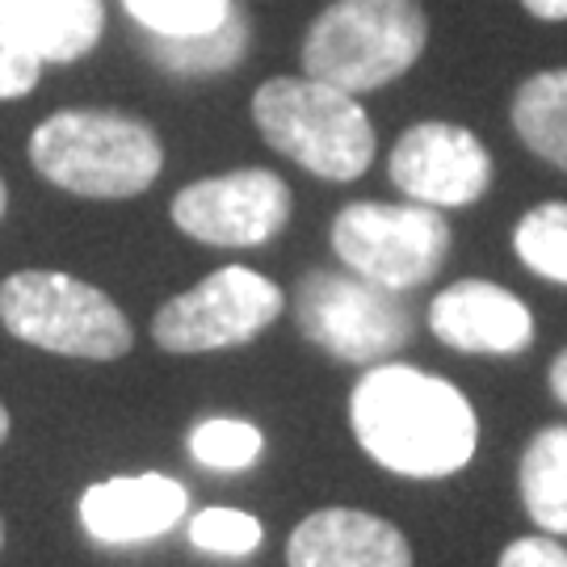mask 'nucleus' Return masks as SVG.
I'll return each instance as SVG.
<instances>
[{
    "label": "nucleus",
    "mask_w": 567,
    "mask_h": 567,
    "mask_svg": "<svg viewBox=\"0 0 567 567\" xmlns=\"http://www.w3.org/2000/svg\"><path fill=\"white\" fill-rule=\"evenodd\" d=\"M358 446L404 480H446L475 458L480 421L463 391L404 362L370 365L349 395Z\"/></svg>",
    "instance_id": "f257e3e1"
},
{
    "label": "nucleus",
    "mask_w": 567,
    "mask_h": 567,
    "mask_svg": "<svg viewBox=\"0 0 567 567\" xmlns=\"http://www.w3.org/2000/svg\"><path fill=\"white\" fill-rule=\"evenodd\" d=\"M39 177L81 198H135L161 177V135L122 110H60L30 135Z\"/></svg>",
    "instance_id": "f03ea898"
},
{
    "label": "nucleus",
    "mask_w": 567,
    "mask_h": 567,
    "mask_svg": "<svg viewBox=\"0 0 567 567\" xmlns=\"http://www.w3.org/2000/svg\"><path fill=\"white\" fill-rule=\"evenodd\" d=\"M429 18L421 0H332L303 39V72L349 97L400 81L421 60Z\"/></svg>",
    "instance_id": "7ed1b4c3"
},
{
    "label": "nucleus",
    "mask_w": 567,
    "mask_h": 567,
    "mask_svg": "<svg viewBox=\"0 0 567 567\" xmlns=\"http://www.w3.org/2000/svg\"><path fill=\"white\" fill-rule=\"evenodd\" d=\"M252 122L286 161L324 182H358L374 161V126L358 97L311 76H274L252 93Z\"/></svg>",
    "instance_id": "20e7f679"
},
{
    "label": "nucleus",
    "mask_w": 567,
    "mask_h": 567,
    "mask_svg": "<svg viewBox=\"0 0 567 567\" xmlns=\"http://www.w3.org/2000/svg\"><path fill=\"white\" fill-rule=\"evenodd\" d=\"M0 320L18 341L89 362H114L131 353L135 341L126 316L105 290L55 269L9 274L0 282Z\"/></svg>",
    "instance_id": "39448f33"
},
{
    "label": "nucleus",
    "mask_w": 567,
    "mask_h": 567,
    "mask_svg": "<svg viewBox=\"0 0 567 567\" xmlns=\"http://www.w3.org/2000/svg\"><path fill=\"white\" fill-rule=\"evenodd\" d=\"M328 240L349 274L400 295L437 278L454 236L433 206L349 203L337 210Z\"/></svg>",
    "instance_id": "423d86ee"
},
{
    "label": "nucleus",
    "mask_w": 567,
    "mask_h": 567,
    "mask_svg": "<svg viewBox=\"0 0 567 567\" xmlns=\"http://www.w3.org/2000/svg\"><path fill=\"white\" fill-rule=\"evenodd\" d=\"M299 332L316 349L353 365H379L412 341V311L395 290L365 282L358 274L311 269L295 295Z\"/></svg>",
    "instance_id": "0eeeda50"
},
{
    "label": "nucleus",
    "mask_w": 567,
    "mask_h": 567,
    "mask_svg": "<svg viewBox=\"0 0 567 567\" xmlns=\"http://www.w3.org/2000/svg\"><path fill=\"white\" fill-rule=\"evenodd\" d=\"M282 307L286 295L274 278L248 265H224L156 311L152 341L164 353H215L261 337Z\"/></svg>",
    "instance_id": "6e6552de"
},
{
    "label": "nucleus",
    "mask_w": 567,
    "mask_h": 567,
    "mask_svg": "<svg viewBox=\"0 0 567 567\" xmlns=\"http://www.w3.org/2000/svg\"><path fill=\"white\" fill-rule=\"evenodd\" d=\"M290 185L269 168H236L185 185L173 198V224L215 248H257L290 224Z\"/></svg>",
    "instance_id": "1a4fd4ad"
},
{
    "label": "nucleus",
    "mask_w": 567,
    "mask_h": 567,
    "mask_svg": "<svg viewBox=\"0 0 567 567\" xmlns=\"http://www.w3.org/2000/svg\"><path fill=\"white\" fill-rule=\"evenodd\" d=\"M391 182L412 203L450 210V206L480 203L492 185V152L475 131L458 122H416L391 147L386 161Z\"/></svg>",
    "instance_id": "9d476101"
},
{
    "label": "nucleus",
    "mask_w": 567,
    "mask_h": 567,
    "mask_svg": "<svg viewBox=\"0 0 567 567\" xmlns=\"http://www.w3.org/2000/svg\"><path fill=\"white\" fill-rule=\"evenodd\" d=\"M429 328L446 349L484 353V358H517L534 344L529 307L513 290L484 278H463L446 286L429 303Z\"/></svg>",
    "instance_id": "9b49d317"
},
{
    "label": "nucleus",
    "mask_w": 567,
    "mask_h": 567,
    "mask_svg": "<svg viewBox=\"0 0 567 567\" xmlns=\"http://www.w3.org/2000/svg\"><path fill=\"white\" fill-rule=\"evenodd\" d=\"M189 508V492L168 475H118L102 480L81 496V526L105 547L147 543L177 526Z\"/></svg>",
    "instance_id": "f8f14e48"
},
{
    "label": "nucleus",
    "mask_w": 567,
    "mask_h": 567,
    "mask_svg": "<svg viewBox=\"0 0 567 567\" xmlns=\"http://www.w3.org/2000/svg\"><path fill=\"white\" fill-rule=\"evenodd\" d=\"M286 567H412V547L374 513L316 508L290 529Z\"/></svg>",
    "instance_id": "ddd939ff"
},
{
    "label": "nucleus",
    "mask_w": 567,
    "mask_h": 567,
    "mask_svg": "<svg viewBox=\"0 0 567 567\" xmlns=\"http://www.w3.org/2000/svg\"><path fill=\"white\" fill-rule=\"evenodd\" d=\"M0 30L42 63H76L105 30L102 0H0Z\"/></svg>",
    "instance_id": "4468645a"
},
{
    "label": "nucleus",
    "mask_w": 567,
    "mask_h": 567,
    "mask_svg": "<svg viewBox=\"0 0 567 567\" xmlns=\"http://www.w3.org/2000/svg\"><path fill=\"white\" fill-rule=\"evenodd\" d=\"M522 505L550 538L567 534V425L538 429L522 454Z\"/></svg>",
    "instance_id": "2eb2a0df"
},
{
    "label": "nucleus",
    "mask_w": 567,
    "mask_h": 567,
    "mask_svg": "<svg viewBox=\"0 0 567 567\" xmlns=\"http://www.w3.org/2000/svg\"><path fill=\"white\" fill-rule=\"evenodd\" d=\"M513 131L534 156L567 173V68L538 72L517 89Z\"/></svg>",
    "instance_id": "dca6fc26"
},
{
    "label": "nucleus",
    "mask_w": 567,
    "mask_h": 567,
    "mask_svg": "<svg viewBox=\"0 0 567 567\" xmlns=\"http://www.w3.org/2000/svg\"><path fill=\"white\" fill-rule=\"evenodd\" d=\"M248 39H252V25L240 4H231L224 25H215L206 34H189V39H156L152 34V60L173 76H219L248 55Z\"/></svg>",
    "instance_id": "f3484780"
},
{
    "label": "nucleus",
    "mask_w": 567,
    "mask_h": 567,
    "mask_svg": "<svg viewBox=\"0 0 567 567\" xmlns=\"http://www.w3.org/2000/svg\"><path fill=\"white\" fill-rule=\"evenodd\" d=\"M513 248L529 274L567 286V203H543L526 210L513 227Z\"/></svg>",
    "instance_id": "a211bd4d"
},
{
    "label": "nucleus",
    "mask_w": 567,
    "mask_h": 567,
    "mask_svg": "<svg viewBox=\"0 0 567 567\" xmlns=\"http://www.w3.org/2000/svg\"><path fill=\"white\" fill-rule=\"evenodd\" d=\"M236 0H122V9L156 39H189L224 25Z\"/></svg>",
    "instance_id": "6ab92c4d"
},
{
    "label": "nucleus",
    "mask_w": 567,
    "mask_h": 567,
    "mask_svg": "<svg viewBox=\"0 0 567 567\" xmlns=\"http://www.w3.org/2000/svg\"><path fill=\"white\" fill-rule=\"evenodd\" d=\"M189 450L203 466L215 471H244L261 458L265 437L257 425L248 421H231V416H210L189 433Z\"/></svg>",
    "instance_id": "aec40b11"
},
{
    "label": "nucleus",
    "mask_w": 567,
    "mask_h": 567,
    "mask_svg": "<svg viewBox=\"0 0 567 567\" xmlns=\"http://www.w3.org/2000/svg\"><path fill=\"white\" fill-rule=\"evenodd\" d=\"M265 529L252 513L244 508H203L194 522H189V543L198 550H210V555H252L261 547Z\"/></svg>",
    "instance_id": "412c9836"
},
{
    "label": "nucleus",
    "mask_w": 567,
    "mask_h": 567,
    "mask_svg": "<svg viewBox=\"0 0 567 567\" xmlns=\"http://www.w3.org/2000/svg\"><path fill=\"white\" fill-rule=\"evenodd\" d=\"M42 72V60L34 51H25L18 39H9L0 30V102H13V97H25L34 93Z\"/></svg>",
    "instance_id": "4be33fe9"
},
{
    "label": "nucleus",
    "mask_w": 567,
    "mask_h": 567,
    "mask_svg": "<svg viewBox=\"0 0 567 567\" xmlns=\"http://www.w3.org/2000/svg\"><path fill=\"white\" fill-rule=\"evenodd\" d=\"M496 567H567V547H559L550 534L513 538Z\"/></svg>",
    "instance_id": "5701e85b"
},
{
    "label": "nucleus",
    "mask_w": 567,
    "mask_h": 567,
    "mask_svg": "<svg viewBox=\"0 0 567 567\" xmlns=\"http://www.w3.org/2000/svg\"><path fill=\"white\" fill-rule=\"evenodd\" d=\"M522 4L543 21H567V0H522Z\"/></svg>",
    "instance_id": "b1692460"
},
{
    "label": "nucleus",
    "mask_w": 567,
    "mask_h": 567,
    "mask_svg": "<svg viewBox=\"0 0 567 567\" xmlns=\"http://www.w3.org/2000/svg\"><path fill=\"white\" fill-rule=\"evenodd\" d=\"M547 379H550V395H555V400L567 408V349L559 353V358H555V362H550Z\"/></svg>",
    "instance_id": "393cba45"
},
{
    "label": "nucleus",
    "mask_w": 567,
    "mask_h": 567,
    "mask_svg": "<svg viewBox=\"0 0 567 567\" xmlns=\"http://www.w3.org/2000/svg\"><path fill=\"white\" fill-rule=\"evenodd\" d=\"M9 437V412H4V404H0V442Z\"/></svg>",
    "instance_id": "a878e982"
},
{
    "label": "nucleus",
    "mask_w": 567,
    "mask_h": 567,
    "mask_svg": "<svg viewBox=\"0 0 567 567\" xmlns=\"http://www.w3.org/2000/svg\"><path fill=\"white\" fill-rule=\"evenodd\" d=\"M4 206H9V189H4V177H0V219H4Z\"/></svg>",
    "instance_id": "bb28decb"
},
{
    "label": "nucleus",
    "mask_w": 567,
    "mask_h": 567,
    "mask_svg": "<svg viewBox=\"0 0 567 567\" xmlns=\"http://www.w3.org/2000/svg\"><path fill=\"white\" fill-rule=\"evenodd\" d=\"M0 547H4V522H0Z\"/></svg>",
    "instance_id": "cd10ccee"
}]
</instances>
